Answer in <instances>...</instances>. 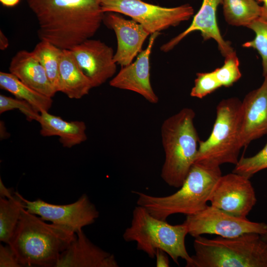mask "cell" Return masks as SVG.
Wrapping results in <instances>:
<instances>
[{
	"instance_id": "6da1fadb",
	"label": "cell",
	"mask_w": 267,
	"mask_h": 267,
	"mask_svg": "<svg viewBox=\"0 0 267 267\" xmlns=\"http://www.w3.org/2000/svg\"><path fill=\"white\" fill-rule=\"evenodd\" d=\"M102 0H27L39 24L40 40L69 49L90 39L105 15Z\"/></svg>"
},
{
	"instance_id": "7a4b0ae2",
	"label": "cell",
	"mask_w": 267,
	"mask_h": 267,
	"mask_svg": "<svg viewBox=\"0 0 267 267\" xmlns=\"http://www.w3.org/2000/svg\"><path fill=\"white\" fill-rule=\"evenodd\" d=\"M76 237L69 228L47 223L24 208L8 244L22 267H55Z\"/></svg>"
},
{
	"instance_id": "3957f363",
	"label": "cell",
	"mask_w": 267,
	"mask_h": 267,
	"mask_svg": "<svg viewBox=\"0 0 267 267\" xmlns=\"http://www.w3.org/2000/svg\"><path fill=\"white\" fill-rule=\"evenodd\" d=\"M222 175L220 166L194 163L180 189L165 196H155L133 191L138 196L137 205L145 208L153 217L166 220L181 214L194 215L203 210L217 181Z\"/></svg>"
},
{
	"instance_id": "277c9868",
	"label": "cell",
	"mask_w": 267,
	"mask_h": 267,
	"mask_svg": "<svg viewBox=\"0 0 267 267\" xmlns=\"http://www.w3.org/2000/svg\"><path fill=\"white\" fill-rule=\"evenodd\" d=\"M194 111L184 108L166 119L161 127L165 160L161 177L169 186L179 188L195 162L199 138Z\"/></svg>"
},
{
	"instance_id": "5b68a950",
	"label": "cell",
	"mask_w": 267,
	"mask_h": 267,
	"mask_svg": "<svg viewBox=\"0 0 267 267\" xmlns=\"http://www.w3.org/2000/svg\"><path fill=\"white\" fill-rule=\"evenodd\" d=\"M193 247L195 254L186 267H267V240L258 233L213 239L199 236Z\"/></svg>"
},
{
	"instance_id": "8992f818",
	"label": "cell",
	"mask_w": 267,
	"mask_h": 267,
	"mask_svg": "<svg viewBox=\"0 0 267 267\" xmlns=\"http://www.w3.org/2000/svg\"><path fill=\"white\" fill-rule=\"evenodd\" d=\"M188 234L184 223L172 225L152 216L142 206L134 207L130 226L123 234L126 242H134L137 249L145 253L152 259L158 250L167 253L178 265L179 258L186 263L191 259L186 250L185 239Z\"/></svg>"
},
{
	"instance_id": "52a82bcc",
	"label": "cell",
	"mask_w": 267,
	"mask_h": 267,
	"mask_svg": "<svg viewBox=\"0 0 267 267\" xmlns=\"http://www.w3.org/2000/svg\"><path fill=\"white\" fill-rule=\"evenodd\" d=\"M242 101L235 97L222 100L216 107V118L212 132L200 140L195 163L220 166L236 165L243 148L241 138Z\"/></svg>"
},
{
	"instance_id": "ba28073f",
	"label": "cell",
	"mask_w": 267,
	"mask_h": 267,
	"mask_svg": "<svg viewBox=\"0 0 267 267\" xmlns=\"http://www.w3.org/2000/svg\"><path fill=\"white\" fill-rule=\"evenodd\" d=\"M101 8L104 13L116 12L130 17L150 35L178 26L194 14L193 7L188 3L166 7L143 0H102Z\"/></svg>"
},
{
	"instance_id": "9c48e42d",
	"label": "cell",
	"mask_w": 267,
	"mask_h": 267,
	"mask_svg": "<svg viewBox=\"0 0 267 267\" xmlns=\"http://www.w3.org/2000/svg\"><path fill=\"white\" fill-rule=\"evenodd\" d=\"M183 223L187 227L188 234L194 238L205 234L232 238L245 233L263 235L267 232V224L264 222L236 217L212 205H207L194 215L187 216Z\"/></svg>"
},
{
	"instance_id": "30bf717a",
	"label": "cell",
	"mask_w": 267,
	"mask_h": 267,
	"mask_svg": "<svg viewBox=\"0 0 267 267\" xmlns=\"http://www.w3.org/2000/svg\"><path fill=\"white\" fill-rule=\"evenodd\" d=\"M24 208L42 220L66 227L76 233L86 226L93 223L99 213L86 194L73 203L58 205L38 198L28 200L22 196Z\"/></svg>"
},
{
	"instance_id": "8fae6325",
	"label": "cell",
	"mask_w": 267,
	"mask_h": 267,
	"mask_svg": "<svg viewBox=\"0 0 267 267\" xmlns=\"http://www.w3.org/2000/svg\"><path fill=\"white\" fill-rule=\"evenodd\" d=\"M211 205L233 216L246 218L256 203L249 178L232 172L222 175L210 194Z\"/></svg>"
},
{
	"instance_id": "7c38bea8",
	"label": "cell",
	"mask_w": 267,
	"mask_h": 267,
	"mask_svg": "<svg viewBox=\"0 0 267 267\" xmlns=\"http://www.w3.org/2000/svg\"><path fill=\"white\" fill-rule=\"evenodd\" d=\"M70 50L93 88L101 86L115 75L117 69L115 53L111 47L101 41L89 39Z\"/></svg>"
},
{
	"instance_id": "4fadbf2b",
	"label": "cell",
	"mask_w": 267,
	"mask_h": 267,
	"mask_svg": "<svg viewBox=\"0 0 267 267\" xmlns=\"http://www.w3.org/2000/svg\"><path fill=\"white\" fill-rule=\"evenodd\" d=\"M160 34L156 32L150 35L146 48L137 55L130 64L122 67L110 81V86L134 92L152 104L158 102L159 98L150 82V56L155 41Z\"/></svg>"
},
{
	"instance_id": "5bb4252c",
	"label": "cell",
	"mask_w": 267,
	"mask_h": 267,
	"mask_svg": "<svg viewBox=\"0 0 267 267\" xmlns=\"http://www.w3.org/2000/svg\"><path fill=\"white\" fill-rule=\"evenodd\" d=\"M103 22L114 31L116 36L115 62L122 67L130 64L142 51L143 44L150 34L137 22L126 19L116 12L105 13Z\"/></svg>"
},
{
	"instance_id": "9a60e30c",
	"label": "cell",
	"mask_w": 267,
	"mask_h": 267,
	"mask_svg": "<svg viewBox=\"0 0 267 267\" xmlns=\"http://www.w3.org/2000/svg\"><path fill=\"white\" fill-rule=\"evenodd\" d=\"M222 0H203L202 5L194 16L189 26L160 47L161 51L167 52L174 48L182 39L191 33L199 31L204 41L214 40L217 44L222 55L225 57L234 51L230 42L222 38L219 28L217 12Z\"/></svg>"
},
{
	"instance_id": "2e32d148",
	"label": "cell",
	"mask_w": 267,
	"mask_h": 267,
	"mask_svg": "<svg viewBox=\"0 0 267 267\" xmlns=\"http://www.w3.org/2000/svg\"><path fill=\"white\" fill-rule=\"evenodd\" d=\"M267 134V75L261 86L242 101L241 138L243 147Z\"/></svg>"
},
{
	"instance_id": "e0dca14e",
	"label": "cell",
	"mask_w": 267,
	"mask_h": 267,
	"mask_svg": "<svg viewBox=\"0 0 267 267\" xmlns=\"http://www.w3.org/2000/svg\"><path fill=\"white\" fill-rule=\"evenodd\" d=\"M114 255L94 244L83 229L60 255L55 267H118Z\"/></svg>"
},
{
	"instance_id": "ac0fdd59",
	"label": "cell",
	"mask_w": 267,
	"mask_h": 267,
	"mask_svg": "<svg viewBox=\"0 0 267 267\" xmlns=\"http://www.w3.org/2000/svg\"><path fill=\"white\" fill-rule=\"evenodd\" d=\"M9 73L34 90L52 97L56 91L46 72L32 51H19L12 58Z\"/></svg>"
},
{
	"instance_id": "d6986e66",
	"label": "cell",
	"mask_w": 267,
	"mask_h": 267,
	"mask_svg": "<svg viewBox=\"0 0 267 267\" xmlns=\"http://www.w3.org/2000/svg\"><path fill=\"white\" fill-rule=\"evenodd\" d=\"M41 125L40 134L43 136H58L63 146L71 148L87 139L86 126L83 121H66L48 111L40 113L38 121Z\"/></svg>"
},
{
	"instance_id": "ffe728a7",
	"label": "cell",
	"mask_w": 267,
	"mask_h": 267,
	"mask_svg": "<svg viewBox=\"0 0 267 267\" xmlns=\"http://www.w3.org/2000/svg\"><path fill=\"white\" fill-rule=\"evenodd\" d=\"M60 91L71 99H80L93 88L90 80L78 64L71 51L63 49L59 67Z\"/></svg>"
},
{
	"instance_id": "44dd1931",
	"label": "cell",
	"mask_w": 267,
	"mask_h": 267,
	"mask_svg": "<svg viewBox=\"0 0 267 267\" xmlns=\"http://www.w3.org/2000/svg\"><path fill=\"white\" fill-rule=\"evenodd\" d=\"M0 87L28 102L39 113L48 111L52 106V97L31 88L10 73L0 72Z\"/></svg>"
},
{
	"instance_id": "7402d4cb",
	"label": "cell",
	"mask_w": 267,
	"mask_h": 267,
	"mask_svg": "<svg viewBox=\"0 0 267 267\" xmlns=\"http://www.w3.org/2000/svg\"><path fill=\"white\" fill-rule=\"evenodd\" d=\"M226 22L233 26L247 27L260 17L261 6L256 0H222Z\"/></svg>"
},
{
	"instance_id": "603a6c76",
	"label": "cell",
	"mask_w": 267,
	"mask_h": 267,
	"mask_svg": "<svg viewBox=\"0 0 267 267\" xmlns=\"http://www.w3.org/2000/svg\"><path fill=\"white\" fill-rule=\"evenodd\" d=\"M22 195L15 191L8 198L0 197V241L8 244L19 221L24 208Z\"/></svg>"
},
{
	"instance_id": "cb8c5ba5",
	"label": "cell",
	"mask_w": 267,
	"mask_h": 267,
	"mask_svg": "<svg viewBox=\"0 0 267 267\" xmlns=\"http://www.w3.org/2000/svg\"><path fill=\"white\" fill-rule=\"evenodd\" d=\"M62 50L46 41L41 40L32 51L56 92L60 91L59 67Z\"/></svg>"
},
{
	"instance_id": "d4e9b609",
	"label": "cell",
	"mask_w": 267,
	"mask_h": 267,
	"mask_svg": "<svg viewBox=\"0 0 267 267\" xmlns=\"http://www.w3.org/2000/svg\"><path fill=\"white\" fill-rule=\"evenodd\" d=\"M255 34L254 39L244 43L242 46L256 49L262 58L263 76L267 75V21L260 17L248 27Z\"/></svg>"
},
{
	"instance_id": "484cf974",
	"label": "cell",
	"mask_w": 267,
	"mask_h": 267,
	"mask_svg": "<svg viewBox=\"0 0 267 267\" xmlns=\"http://www.w3.org/2000/svg\"><path fill=\"white\" fill-rule=\"evenodd\" d=\"M267 168V143L259 152L249 157L240 158L232 172L250 178L258 172Z\"/></svg>"
},
{
	"instance_id": "4316f807",
	"label": "cell",
	"mask_w": 267,
	"mask_h": 267,
	"mask_svg": "<svg viewBox=\"0 0 267 267\" xmlns=\"http://www.w3.org/2000/svg\"><path fill=\"white\" fill-rule=\"evenodd\" d=\"M223 64L214 70L222 87H229L241 77L239 61L235 51L225 56Z\"/></svg>"
},
{
	"instance_id": "83f0119b",
	"label": "cell",
	"mask_w": 267,
	"mask_h": 267,
	"mask_svg": "<svg viewBox=\"0 0 267 267\" xmlns=\"http://www.w3.org/2000/svg\"><path fill=\"white\" fill-rule=\"evenodd\" d=\"M222 87L214 71L196 74L194 85L190 95L191 97L202 99Z\"/></svg>"
},
{
	"instance_id": "f1b7e54d",
	"label": "cell",
	"mask_w": 267,
	"mask_h": 267,
	"mask_svg": "<svg viewBox=\"0 0 267 267\" xmlns=\"http://www.w3.org/2000/svg\"><path fill=\"white\" fill-rule=\"evenodd\" d=\"M15 109H19L29 121L38 122L39 119L40 113L36 111L28 102L17 98L0 95V114Z\"/></svg>"
},
{
	"instance_id": "f546056e",
	"label": "cell",
	"mask_w": 267,
	"mask_h": 267,
	"mask_svg": "<svg viewBox=\"0 0 267 267\" xmlns=\"http://www.w3.org/2000/svg\"><path fill=\"white\" fill-rule=\"evenodd\" d=\"M16 255L8 244L0 245V267H21Z\"/></svg>"
},
{
	"instance_id": "4dcf8cb0",
	"label": "cell",
	"mask_w": 267,
	"mask_h": 267,
	"mask_svg": "<svg viewBox=\"0 0 267 267\" xmlns=\"http://www.w3.org/2000/svg\"><path fill=\"white\" fill-rule=\"evenodd\" d=\"M167 254L162 250H158L156 254L157 267H169Z\"/></svg>"
},
{
	"instance_id": "1f68e13d",
	"label": "cell",
	"mask_w": 267,
	"mask_h": 267,
	"mask_svg": "<svg viewBox=\"0 0 267 267\" xmlns=\"http://www.w3.org/2000/svg\"><path fill=\"white\" fill-rule=\"evenodd\" d=\"M14 191L5 187L1 178H0V197L8 198L11 197L14 194Z\"/></svg>"
},
{
	"instance_id": "d6a6232c",
	"label": "cell",
	"mask_w": 267,
	"mask_h": 267,
	"mask_svg": "<svg viewBox=\"0 0 267 267\" xmlns=\"http://www.w3.org/2000/svg\"><path fill=\"white\" fill-rule=\"evenodd\" d=\"M258 3L262 2L260 18L267 21V0H256Z\"/></svg>"
},
{
	"instance_id": "836d02e7",
	"label": "cell",
	"mask_w": 267,
	"mask_h": 267,
	"mask_svg": "<svg viewBox=\"0 0 267 267\" xmlns=\"http://www.w3.org/2000/svg\"><path fill=\"white\" fill-rule=\"evenodd\" d=\"M8 41L1 30L0 31V48L1 50L5 49L8 46Z\"/></svg>"
},
{
	"instance_id": "e575fe53",
	"label": "cell",
	"mask_w": 267,
	"mask_h": 267,
	"mask_svg": "<svg viewBox=\"0 0 267 267\" xmlns=\"http://www.w3.org/2000/svg\"><path fill=\"white\" fill-rule=\"evenodd\" d=\"M20 0H0L3 6L6 7H13L18 4Z\"/></svg>"
},
{
	"instance_id": "d590c367",
	"label": "cell",
	"mask_w": 267,
	"mask_h": 267,
	"mask_svg": "<svg viewBox=\"0 0 267 267\" xmlns=\"http://www.w3.org/2000/svg\"><path fill=\"white\" fill-rule=\"evenodd\" d=\"M263 236L264 238L267 240V232L265 234H263Z\"/></svg>"
}]
</instances>
